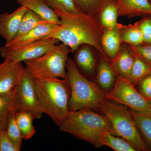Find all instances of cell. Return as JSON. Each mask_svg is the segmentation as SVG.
I'll return each mask as SVG.
<instances>
[{
  "label": "cell",
  "instance_id": "obj_1",
  "mask_svg": "<svg viewBox=\"0 0 151 151\" xmlns=\"http://www.w3.org/2000/svg\"><path fill=\"white\" fill-rule=\"evenodd\" d=\"M60 19L59 27L54 32L45 38H52L70 47L71 52L76 51L82 45H88L96 49L105 59L101 40L103 32L96 17L84 13L54 11Z\"/></svg>",
  "mask_w": 151,
  "mask_h": 151
},
{
  "label": "cell",
  "instance_id": "obj_2",
  "mask_svg": "<svg viewBox=\"0 0 151 151\" xmlns=\"http://www.w3.org/2000/svg\"><path fill=\"white\" fill-rule=\"evenodd\" d=\"M33 81L40 106L59 127L70 112L69 82L63 78L41 77H33Z\"/></svg>",
  "mask_w": 151,
  "mask_h": 151
},
{
  "label": "cell",
  "instance_id": "obj_3",
  "mask_svg": "<svg viewBox=\"0 0 151 151\" xmlns=\"http://www.w3.org/2000/svg\"><path fill=\"white\" fill-rule=\"evenodd\" d=\"M66 70L70 89L69 111L86 108L99 109L100 104L106 99L105 92L97 84L85 78L71 58L67 60Z\"/></svg>",
  "mask_w": 151,
  "mask_h": 151
},
{
  "label": "cell",
  "instance_id": "obj_4",
  "mask_svg": "<svg viewBox=\"0 0 151 151\" xmlns=\"http://www.w3.org/2000/svg\"><path fill=\"white\" fill-rule=\"evenodd\" d=\"M59 127L61 132L90 143L99 132H108L115 135L107 117L88 108L70 111Z\"/></svg>",
  "mask_w": 151,
  "mask_h": 151
},
{
  "label": "cell",
  "instance_id": "obj_5",
  "mask_svg": "<svg viewBox=\"0 0 151 151\" xmlns=\"http://www.w3.org/2000/svg\"><path fill=\"white\" fill-rule=\"evenodd\" d=\"M99 109L110 121L115 135L126 140L136 151L151 150L138 129L131 111L106 99Z\"/></svg>",
  "mask_w": 151,
  "mask_h": 151
},
{
  "label": "cell",
  "instance_id": "obj_6",
  "mask_svg": "<svg viewBox=\"0 0 151 151\" xmlns=\"http://www.w3.org/2000/svg\"><path fill=\"white\" fill-rule=\"evenodd\" d=\"M70 52V47L66 45L57 44L43 55L24 62L32 77L67 79L66 63Z\"/></svg>",
  "mask_w": 151,
  "mask_h": 151
},
{
  "label": "cell",
  "instance_id": "obj_7",
  "mask_svg": "<svg viewBox=\"0 0 151 151\" xmlns=\"http://www.w3.org/2000/svg\"><path fill=\"white\" fill-rule=\"evenodd\" d=\"M105 98L134 111L142 113L151 112V107L147 101L136 90L134 86L119 76H117L113 88L105 93Z\"/></svg>",
  "mask_w": 151,
  "mask_h": 151
},
{
  "label": "cell",
  "instance_id": "obj_8",
  "mask_svg": "<svg viewBox=\"0 0 151 151\" xmlns=\"http://www.w3.org/2000/svg\"><path fill=\"white\" fill-rule=\"evenodd\" d=\"M58 42L59 40L56 39L49 38L17 47L4 45L0 47V56L4 59L9 58L19 62H24L43 55Z\"/></svg>",
  "mask_w": 151,
  "mask_h": 151
},
{
  "label": "cell",
  "instance_id": "obj_9",
  "mask_svg": "<svg viewBox=\"0 0 151 151\" xmlns=\"http://www.w3.org/2000/svg\"><path fill=\"white\" fill-rule=\"evenodd\" d=\"M15 107L16 112H31L35 114L37 119H40L44 113L38 103L32 76L26 68L17 87Z\"/></svg>",
  "mask_w": 151,
  "mask_h": 151
},
{
  "label": "cell",
  "instance_id": "obj_10",
  "mask_svg": "<svg viewBox=\"0 0 151 151\" xmlns=\"http://www.w3.org/2000/svg\"><path fill=\"white\" fill-rule=\"evenodd\" d=\"M25 70L22 62L11 58L0 64V94H7L17 89Z\"/></svg>",
  "mask_w": 151,
  "mask_h": 151
},
{
  "label": "cell",
  "instance_id": "obj_11",
  "mask_svg": "<svg viewBox=\"0 0 151 151\" xmlns=\"http://www.w3.org/2000/svg\"><path fill=\"white\" fill-rule=\"evenodd\" d=\"M28 9L20 6L11 13L6 12L0 14V36L10 43L16 37L23 17Z\"/></svg>",
  "mask_w": 151,
  "mask_h": 151
},
{
  "label": "cell",
  "instance_id": "obj_12",
  "mask_svg": "<svg viewBox=\"0 0 151 151\" xmlns=\"http://www.w3.org/2000/svg\"><path fill=\"white\" fill-rule=\"evenodd\" d=\"M59 24L46 22L37 26L24 35L15 38L10 43L5 45L11 47H17L32 43L47 37L59 27Z\"/></svg>",
  "mask_w": 151,
  "mask_h": 151
},
{
  "label": "cell",
  "instance_id": "obj_13",
  "mask_svg": "<svg viewBox=\"0 0 151 151\" xmlns=\"http://www.w3.org/2000/svg\"><path fill=\"white\" fill-rule=\"evenodd\" d=\"M119 16L133 18L151 16V4L149 0H116Z\"/></svg>",
  "mask_w": 151,
  "mask_h": 151
},
{
  "label": "cell",
  "instance_id": "obj_14",
  "mask_svg": "<svg viewBox=\"0 0 151 151\" xmlns=\"http://www.w3.org/2000/svg\"><path fill=\"white\" fill-rule=\"evenodd\" d=\"M134 58V53L130 47L121 46L116 56L111 60V65L117 76L127 79L131 73Z\"/></svg>",
  "mask_w": 151,
  "mask_h": 151
},
{
  "label": "cell",
  "instance_id": "obj_15",
  "mask_svg": "<svg viewBox=\"0 0 151 151\" xmlns=\"http://www.w3.org/2000/svg\"><path fill=\"white\" fill-rule=\"evenodd\" d=\"M114 135L108 132H100L96 136L92 145L97 147L108 146L116 151H136L126 140Z\"/></svg>",
  "mask_w": 151,
  "mask_h": 151
},
{
  "label": "cell",
  "instance_id": "obj_16",
  "mask_svg": "<svg viewBox=\"0 0 151 151\" xmlns=\"http://www.w3.org/2000/svg\"><path fill=\"white\" fill-rule=\"evenodd\" d=\"M119 17L116 0H107L97 17L103 30L111 29L118 25Z\"/></svg>",
  "mask_w": 151,
  "mask_h": 151
},
{
  "label": "cell",
  "instance_id": "obj_17",
  "mask_svg": "<svg viewBox=\"0 0 151 151\" xmlns=\"http://www.w3.org/2000/svg\"><path fill=\"white\" fill-rule=\"evenodd\" d=\"M17 2L20 6L25 7L28 9L40 16L45 20L56 24H60L59 17L43 0H17Z\"/></svg>",
  "mask_w": 151,
  "mask_h": 151
},
{
  "label": "cell",
  "instance_id": "obj_18",
  "mask_svg": "<svg viewBox=\"0 0 151 151\" xmlns=\"http://www.w3.org/2000/svg\"><path fill=\"white\" fill-rule=\"evenodd\" d=\"M117 75L108 59H101L98 65L97 81L98 85L103 91H109L113 88Z\"/></svg>",
  "mask_w": 151,
  "mask_h": 151
},
{
  "label": "cell",
  "instance_id": "obj_19",
  "mask_svg": "<svg viewBox=\"0 0 151 151\" xmlns=\"http://www.w3.org/2000/svg\"><path fill=\"white\" fill-rule=\"evenodd\" d=\"M101 42L106 56L111 60L113 59L119 52L121 46L118 26L113 29L104 30Z\"/></svg>",
  "mask_w": 151,
  "mask_h": 151
},
{
  "label": "cell",
  "instance_id": "obj_20",
  "mask_svg": "<svg viewBox=\"0 0 151 151\" xmlns=\"http://www.w3.org/2000/svg\"><path fill=\"white\" fill-rule=\"evenodd\" d=\"M118 26L121 44H128L131 46L145 44L142 32L137 22L128 25L119 23Z\"/></svg>",
  "mask_w": 151,
  "mask_h": 151
},
{
  "label": "cell",
  "instance_id": "obj_21",
  "mask_svg": "<svg viewBox=\"0 0 151 151\" xmlns=\"http://www.w3.org/2000/svg\"><path fill=\"white\" fill-rule=\"evenodd\" d=\"M16 90L17 89L7 94H0V133L6 131L11 112L15 108Z\"/></svg>",
  "mask_w": 151,
  "mask_h": 151
},
{
  "label": "cell",
  "instance_id": "obj_22",
  "mask_svg": "<svg viewBox=\"0 0 151 151\" xmlns=\"http://www.w3.org/2000/svg\"><path fill=\"white\" fill-rule=\"evenodd\" d=\"M130 111L144 141L151 150V112L142 113L131 109Z\"/></svg>",
  "mask_w": 151,
  "mask_h": 151
},
{
  "label": "cell",
  "instance_id": "obj_23",
  "mask_svg": "<svg viewBox=\"0 0 151 151\" xmlns=\"http://www.w3.org/2000/svg\"><path fill=\"white\" fill-rule=\"evenodd\" d=\"M37 119L35 114L29 112H16V119L17 124L21 132L23 139H30L35 133L33 124L35 119Z\"/></svg>",
  "mask_w": 151,
  "mask_h": 151
},
{
  "label": "cell",
  "instance_id": "obj_24",
  "mask_svg": "<svg viewBox=\"0 0 151 151\" xmlns=\"http://www.w3.org/2000/svg\"><path fill=\"white\" fill-rule=\"evenodd\" d=\"M134 52L135 54L134 60L129 76L127 80L134 86L151 73V65L138 56Z\"/></svg>",
  "mask_w": 151,
  "mask_h": 151
},
{
  "label": "cell",
  "instance_id": "obj_25",
  "mask_svg": "<svg viewBox=\"0 0 151 151\" xmlns=\"http://www.w3.org/2000/svg\"><path fill=\"white\" fill-rule=\"evenodd\" d=\"M77 50L75 56L76 64L84 72L92 74L95 70L96 61L91 49L84 45Z\"/></svg>",
  "mask_w": 151,
  "mask_h": 151
},
{
  "label": "cell",
  "instance_id": "obj_26",
  "mask_svg": "<svg viewBox=\"0 0 151 151\" xmlns=\"http://www.w3.org/2000/svg\"><path fill=\"white\" fill-rule=\"evenodd\" d=\"M15 108L11 112L9 118L6 132L12 143L17 151H20L22 146L23 137L21 132L17 124L16 119Z\"/></svg>",
  "mask_w": 151,
  "mask_h": 151
},
{
  "label": "cell",
  "instance_id": "obj_27",
  "mask_svg": "<svg viewBox=\"0 0 151 151\" xmlns=\"http://www.w3.org/2000/svg\"><path fill=\"white\" fill-rule=\"evenodd\" d=\"M46 22L48 21L32 11L28 9L23 17L18 32L15 38L24 35L37 26Z\"/></svg>",
  "mask_w": 151,
  "mask_h": 151
},
{
  "label": "cell",
  "instance_id": "obj_28",
  "mask_svg": "<svg viewBox=\"0 0 151 151\" xmlns=\"http://www.w3.org/2000/svg\"><path fill=\"white\" fill-rule=\"evenodd\" d=\"M107 0H74L78 8L84 13L97 17Z\"/></svg>",
  "mask_w": 151,
  "mask_h": 151
},
{
  "label": "cell",
  "instance_id": "obj_29",
  "mask_svg": "<svg viewBox=\"0 0 151 151\" xmlns=\"http://www.w3.org/2000/svg\"><path fill=\"white\" fill-rule=\"evenodd\" d=\"M53 10L63 11L70 13L77 12L79 10L74 0H43Z\"/></svg>",
  "mask_w": 151,
  "mask_h": 151
},
{
  "label": "cell",
  "instance_id": "obj_30",
  "mask_svg": "<svg viewBox=\"0 0 151 151\" xmlns=\"http://www.w3.org/2000/svg\"><path fill=\"white\" fill-rule=\"evenodd\" d=\"M137 23L142 32L144 44H151V16L146 17Z\"/></svg>",
  "mask_w": 151,
  "mask_h": 151
},
{
  "label": "cell",
  "instance_id": "obj_31",
  "mask_svg": "<svg viewBox=\"0 0 151 151\" xmlns=\"http://www.w3.org/2000/svg\"><path fill=\"white\" fill-rule=\"evenodd\" d=\"M130 47L138 56L151 65V44L138 46L130 45Z\"/></svg>",
  "mask_w": 151,
  "mask_h": 151
},
{
  "label": "cell",
  "instance_id": "obj_32",
  "mask_svg": "<svg viewBox=\"0 0 151 151\" xmlns=\"http://www.w3.org/2000/svg\"><path fill=\"white\" fill-rule=\"evenodd\" d=\"M139 92L147 101L151 100V73L138 83Z\"/></svg>",
  "mask_w": 151,
  "mask_h": 151
},
{
  "label": "cell",
  "instance_id": "obj_33",
  "mask_svg": "<svg viewBox=\"0 0 151 151\" xmlns=\"http://www.w3.org/2000/svg\"><path fill=\"white\" fill-rule=\"evenodd\" d=\"M0 151H17L9 139L6 131L0 133Z\"/></svg>",
  "mask_w": 151,
  "mask_h": 151
},
{
  "label": "cell",
  "instance_id": "obj_34",
  "mask_svg": "<svg viewBox=\"0 0 151 151\" xmlns=\"http://www.w3.org/2000/svg\"><path fill=\"white\" fill-rule=\"evenodd\" d=\"M149 105H150V107H151V100H148V101H147Z\"/></svg>",
  "mask_w": 151,
  "mask_h": 151
},
{
  "label": "cell",
  "instance_id": "obj_35",
  "mask_svg": "<svg viewBox=\"0 0 151 151\" xmlns=\"http://www.w3.org/2000/svg\"><path fill=\"white\" fill-rule=\"evenodd\" d=\"M149 1H150V2L151 4V0H149Z\"/></svg>",
  "mask_w": 151,
  "mask_h": 151
}]
</instances>
